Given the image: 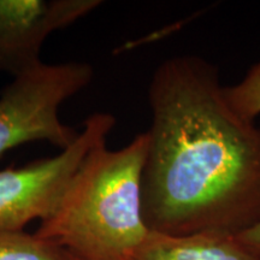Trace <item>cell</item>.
<instances>
[{
  "mask_svg": "<svg viewBox=\"0 0 260 260\" xmlns=\"http://www.w3.org/2000/svg\"><path fill=\"white\" fill-rule=\"evenodd\" d=\"M106 142L84 157L35 234L79 260H134L149 232L141 203L148 136L138 134L119 149Z\"/></svg>",
  "mask_w": 260,
  "mask_h": 260,
  "instance_id": "obj_2",
  "label": "cell"
},
{
  "mask_svg": "<svg viewBox=\"0 0 260 260\" xmlns=\"http://www.w3.org/2000/svg\"><path fill=\"white\" fill-rule=\"evenodd\" d=\"M99 0H0V73L12 77L44 61L46 39L83 18Z\"/></svg>",
  "mask_w": 260,
  "mask_h": 260,
  "instance_id": "obj_5",
  "label": "cell"
},
{
  "mask_svg": "<svg viewBox=\"0 0 260 260\" xmlns=\"http://www.w3.org/2000/svg\"><path fill=\"white\" fill-rule=\"evenodd\" d=\"M0 260H70L69 253L37 234L0 233Z\"/></svg>",
  "mask_w": 260,
  "mask_h": 260,
  "instance_id": "obj_7",
  "label": "cell"
},
{
  "mask_svg": "<svg viewBox=\"0 0 260 260\" xmlns=\"http://www.w3.org/2000/svg\"><path fill=\"white\" fill-rule=\"evenodd\" d=\"M115 125L110 113H93L73 145L58 154L0 170V233L21 232L32 220L50 217L84 157L107 141Z\"/></svg>",
  "mask_w": 260,
  "mask_h": 260,
  "instance_id": "obj_4",
  "label": "cell"
},
{
  "mask_svg": "<svg viewBox=\"0 0 260 260\" xmlns=\"http://www.w3.org/2000/svg\"><path fill=\"white\" fill-rule=\"evenodd\" d=\"M134 260H260V252L235 234L203 232L175 236L149 230Z\"/></svg>",
  "mask_w": 260,
  "mask_h": 260,
  "instance_id": "obj_6",
  "label": "cell"
},
{
  "mask_svg": "<svg viewBox=\"0 0 260 260\" xmlns=\"http://www.w3.org/2000/svg\"><path fill=\"white\" fill-rule=\"evenodd\" d=\"M93 69L83 61L41 63L14 77L0 94V159L18 146L45 141L63 151L79 132L61 121L63 104L86 88Z\"/></svg>",
  "mask_w": 260,
  "mask_h": 260,
  "instance_id": "obj_3",
  "label": "cell"
},
{
  "mask_svg": "<svg viewBox=\"0 0 260 260\" xmlns=\"http://www.w3.org/2000/svg\"><path fill=\"white\" fill-rule=\"evenodd\" d=\"M240 240L247 246L252 247L253 249L260 252V223L255 224L254 226L249 228L245 232L237 235Z\"/></svg>",
  "mask_w": 260,
  "mask_h": 260,
  "instance_id": "obj_9",
  "label": "cell"
},
{
  "mask_svg": "<svg viewBox=\"0 0 260 260\" xmlns=\"http://www.w3.org/2000/svg\"><path fill=\"white\" fill-rule=\"evenodd\" d=\"M224 98L240 118L254 123L260 115V61L253 65L239 83L224 87Z\"/></svg>",
  "mask_w": 260,
  "mask_h": 260,
  "instance_id": "obj_8",
  "label": "cell"
},
{
  "mask_svg": "<svg viewBox=\"0 0 260 260\" xmlns=\"http://www.w3.org/2000/svg\"><path fill=\"white\" fill-rule=\"evenodd\" d=\"M141 180L151 232L239 235L260 223V128L228 105L217 67L183 54L158 65Z\"/></svg>",
  "mask_w": 260,
  "mask_h": 260,
  "instance_id": "obj_1",
  "label": "cell"
},
{
  "mask_svg": "<svg viewBox=\"0 0 260 260\" xmlns=\"http://www.w3.org/2000/svg\"><path fill=\"white\" fill-rule=\"evenodd\" d=\"M69 259H70V260H79V259H76V258H75V256L71 255L70 253H69Z\"/></svg>",
  "mask_w": 260,
  "mask_h": 260,
  "instance_id": "obj_10",
  "label": "cell"
}]
</instances>
